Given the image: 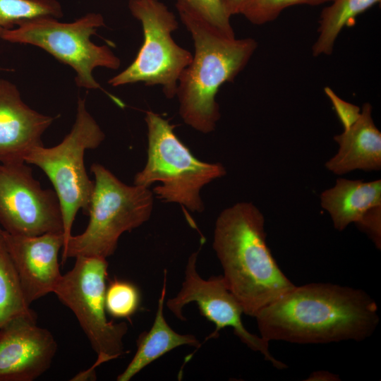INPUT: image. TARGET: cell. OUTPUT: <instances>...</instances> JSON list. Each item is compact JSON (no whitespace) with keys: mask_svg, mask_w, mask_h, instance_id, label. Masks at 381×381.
I'll list each match as a JSON object with an SVG mask.
<instances>
[{"mask_svg":"<svg viewBox=\"0 0 381 381\" xmlns=\"http://www.w3.org/2000/svg\"><path fill=\"white\" fill-rule=\"evenodd\" d=\"M255 318L268 342L298 344L361 341L380 323L377 303L365 291L322 282L295 286Z\"/></svg>","mask_w":381,"mask_h":381,"instance_id":"6da1fadb","label":"cell"},{"mask_svg":"<svg viewBox=\"0 0 381 381\" xmlns=\"http://www.w3.org/2000/svg\"><path fill=\"white\" fill-rule=\"evenodd\" d=\"M265 222L254 204L238 202L219 213L213 234L212 247L224 282L243 313L254 318L296 286L267 246Z\"/></svg>","mask_w":381,"mask_h":381,"instance_id":"7a4b0ae2","label":"cell"},{"mask_svg":"<svg viewBox=\"0 0 381 381\" xmlns=\"http://www.w3.org/2000/svg\"><path fill=\"white\" fill-rule=\"evenodd\" d=\"M181 19L191 35L194 54L178 80L179 113L186 124L208 134L221 116L216 101L219 89L243 71L258 43L251 37H227L192 19Z\"/></svg>","mask_w":381,"mask_h":381,"instance_id":"3957f363","label":"cell"},{"mask_svg":"<svg viewBox=\"0 0 381 381\" xmlns=\"http://www.w3.org/2000/svg\"><path fill=\"white\" fill-rule=\"evenodd\" d=\"M147 158L134 176L133 184L150 188L164 202L181 205L192 212L202 213V189L226 174L220 162H203L195 157L178 138L174 126L159 114L147 111Z\"/></svg>","mask_w":381,"mask_h":381,"instance_id":"277c9868","label":"cell"},{"mask_svg":"<svg viewBox=\"0 0 381 381\" xmlns=\"http://www.w3.org/2000/svg\"><path fill=\"white\" fill-rule=\"evenodd\" d=\"M90 171L95 187L89 223L82 234L71 235L64 245L62 263L68 258L112 255L121 234L139 227L152 215L154 193L150 188L127 185L98 163H93Z\"/></svg>","mask_w":381,"mask_h":381,"instance_id":"5b68a950","label":"cell"},{"mask_svg":"<svg viewBox=\"0 0 381 381\" xmlns=\"http://www.w3.org/2000/svg\"><path fill=\"white\" fill-rule=\"evenodd\" d=\"M104 138V133L87 111L85 99L79 98L75 122L62 141L50 147L37 146L25 158L26 164L38 167L52 183L61 207L64 244L72 235L78 212L82 210L88 214L93 194L95 182L86 171L85 152L98 147Z\"/></svg>","mask_w":381,"mask_h":381,"instance_id":"8992f818","label":"cell"},{"mask_svg":"<svg viewBox=\"0 0 381 381\" xmlns=\"http://www.w3.org/2000/svg\"><path fill=\"white\" fill-rule=\"evenodd\" d=\"M103 26V16L96 13H87L71 23L42 16L24 20L5 30L0 39L40 47L74 70L78 87L98 89L101 87L92 75L93 70L97 67L117 69L121 64L109 47L95 44L90 40Z\"/></svg>","mask_w":381,"mask_h":381,"instance_id":"52a82bcc","label":"cell"},{"mask_svg":"<svg viewBox=\"0 0 381 381\" xmlns=\"http://www.w3.org/2000/svg\"><path fill=\"white\" fill-rule=\"evenodd\" d=\"M128 8L143 28V42L133 61L109 80L112 86L143 83L160 85L168 99L176 97L178 80L193 54L173 40L179 23L158 0H128Z\"/></svg>","mask_w":381,"mask_h":381,"instance_id":"ba28073f","label":"cell"},{"mask_svg":"<svg viewBox=\"0 0 381 381\" xmlns=\"http://www.w3.org/2000/svg\"><path fill=\"white\" fill-rule=\"evenodd\" d=\"M73 268L62 274L54 293L74 313L97 354L88 370L122 356L126 322H109L106 316L107 258L78 256Z\"/></svg>","mask_w":381,"mask_h":381,"instance_id":"9c48e42d","label":"cell"},{"mask_svg":"<svg viewBox=\"0 0 381 381\" xmlns=\"http://www.w3.org/2000/svg\"><path fill=\"white\" fill-rule=\"evenodd\" d=\"M0 224L16 236L64 233L56 192L42 188L25 162L0 163Z\"/></svg>","mask_w":381,"mask_h":381,"instance_id":"30bf717a","label":"cell"},{"mask_svg":"<svg viewBox=\"0 0 381 381\" xmlns=\"http://www.w3.org/2000/svg\"><path fill=\"white\" fill-rule=\"evenodd\" d=\"M198 252L192 253L188 260L181 290L175 297L167 301L170 311L184 321L183 308L195 302L201 315L215 325L214 331L208 339L217 336L224 328L231 327L243 344L252 351L260 353L273 367L279 370L286 368L287 365L270 351V342L246 329L241 319L243 308L227 288L222 275L213 276L207 280L199 275L196 266Z\"/></svg>","mask_w":381,"mask_h":381,"instance_id":"8fae6325","label":"cell"},{"mask_svg":"<svg viewBox=\"0 0 381 381\" xmlns=\"http://www.w3.org/2000/svg\"><path fill=\"white\" fill-rule=\"evenodd\" d=\"M36 320L20 316L0 328V381H33L51 366L57 343Z\"/></svg>","mask_w":381,"mask_h":381,"instance_id":"7c38bea8","label":"cell"},{"mask_svg":"<svg viewBox=\"0 0 381 381\" xmlns=\"http://www.w3.org/2000/svg\"><path fill=\"white\" fill-rule=\"evenodd\" d=\"M2 235L18 272L27 303L54 293L62 274L59 250L64 244L63 232L35 236H16L2 229Z\"/></svg>","mask_w":381,"mask_h":381,"instance_id":"4fadbf2b","label":"cell"},{"mask_svg":"<svg viewBox=\"0 0 381 381\" xmlns=\"http://www.w3.org/2000/svg\"><path fill=\"white\" fill-rule=\"evenodd\" d=\"M54 121L28 107L13 83L0 79V163L25 162L30 150L44 145L42 136Z\"/></svg>","mask_w":381,"mask_h":381,"instance_id":"5bb4252c","label":"cell"},{"mask_svg":"<svg viewBox=\"0 0 381 381\" xmlns=\"http://www.w3.org/2000/svg\"><path fill=\"white\" fill-rule=\"evenodd\" d=\"M334 140L339 150L325 163L329 171L342 175L356 169H380L381 133L374 123L370 104L365 103L358 119Z\"/></svg>","mask_w":381,"mask_h":381,"instance_id":"9a60e30c","label":"cell"},{"mask_svg":"<svg viewBox=\"0 0 381 381\" xmlns=\"http://www.w3.org/2000/svg\"><path fill=\"white\" fill-rule=\"evenodd\" d=\"M320 205L329 212L334 227L341 231L370 208L381 205V180L338 179L332 188L321 193Z\"/></svg>","mask_w":381,"mask_h":381,"instance_id":"2e32d148","label":"cell"},{"mask_svg":"<svg viewBox=\"0 0 381 381\" xmlns=\"http://www.w3.org/2000/svg\"><path fill=\"white\" fill-rule=\"evenodd\" d=\"M164 277L163 287L153 324L149 331L139 336L137 339V351L126 369L117 376V381H129L150 363L179 346L189 345L198 348L201 345L194 335L179 334L167 322L164 315L166 270Z\"/></svg>","mask_w":381,"mask_h":381,"instance_id":"e0dca14e","label":"cell"},{"mask_svg":"<svg viewBox=\"0 0 381 381\" xmlns=\"http://www.w3.org/2000/svg\"><path fill=\"white\" fill-rule=\"evenodd\" d=\"M380 0H332L321 13L318 37L312 47L313 56L330 55L342 29L355 18Z\"/></svg>","mask_w":381,"mask_h":381,"instance_id":"ac0fdd59","label":"cell"},{"mask_svg":"<svg viewBox=\"0 0 381 381\" xmlns=\"http://www.w3.org/2000/svg\"><path fill=\"white\" fill-rule=\"evenodd\" d=\"M30 306L0 228V328L17 317H36Z\"/></svg>","mask_w":381,"mask_h":381,"instance_id":"d6986e66","label":"cell"},{"mask_svg":"<svg viewBox=\"0 0 381 381\" xmlns=\"http://www.w3.org/2000/svg\"><path fill=\"white\" fill-rule=\"evenodd\" d=\"M176 6L181 18L195 20L223 36L235 37L224 0H176Z\"/></svg>","mask_w":381,"mask_h":381,"instance_id":"ffe728a7","label":"cell"},{"mask_svg":"<svg viewBox=\"0 0 381 381\" xmlns=\"http://www.w3.org/2000/svg\"><path fill=\"white\" fill-rule=\"evenodd\" d=\"M42 16L61 18V4L57 0H0V38L21 22Z\"/></svg>","mask_w":381,"mask_h":381,"instance_id":"44dd1931","label":"cell"},{"mask_svg":"<svg viewBox=\"0 0 381 381\" xmlns=\"http://www.w3.org/2000/svg\"><path fill=\"white\" fill-rule=\"evenodd\" d=\"M140 294L132 283L115 279L106 289L105 306L107 312L116 318H128L139 308Z\"/></svg>","mask_w":381,"mask_h":381,"instance_id":"7402d4cb","label":"cell"},{"mask_svg":"<svg viewBox=\"0 0 381 381\" xmlns=\"http://www.w3.org/2000/svg\"><path fill=\"white\" fill-rule=\"evenodd\" d=\"M332 0H250L241 13L255 25H262L276 19L286 8L298 4L318 5Z\"/></svg>","mask_w":381,"mask_h":381,"instance_id":"603a6c76","label":"cell"},{"mask_svg":"<svg viewBox=\"0 0 381 381\" xmlns=\"http://www.w3.org/2000/svg\"><path fill=\"white\" fill-rule=\"evenodd\" d=\"M355 224L360 231L365 233L376 248L380 250L381 205H377L368 210Z\"/></svg>","mask_w":381,"mask_h":381,"instance_id":"cb8c5ba5","label":"cell"},{"mask_svg":"<svg viewBox=\"0 0 381 381\" xmlns=\"http://www.w3.org/2000/svg\"><path fill=\"white\" fill-rule=\"evenodd\" d=\"M325 92L331 101L344 129L351 126L360 116V107L342 99L329 87L325 88Z\"/></svg>","mask_w":381,"mask_h":381,"instance_id":"d4e9b609","label":"cell"},{"mask_svg":"<svg viewBox=\"0 0 381 381\" xmlns=\"http://www.w3.org/2000/svg\"><path fill=\"white\" fill-rule=\"evenodd\" d=\"M250 0H224V5L231 16L233 15L241 14L245 6Z\"/></svg>","mask_w":381,"mask_h":381,"instance_id":"484cf974","label":"cell"},{"mask_svg":"<svg viewBox=\"0 0 381 381\" xmlns=\"http://www.w3.org/2000/svg\"><path fill=\"white\" fill-rule=\"evenodd\" d=\"M306 380L335 381L339 380V376L327 371H316L312 373Z\"/></svg>","mask_w":381,"mask_h":381,"instance_id":"4316f807","label":"cell"}]
</instances>
